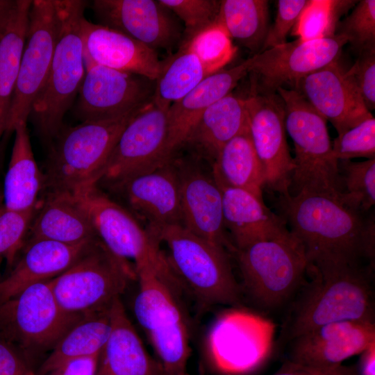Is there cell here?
Returning <instances> with one entry per match:
<instances>
[{
    "instance_id": "cell-1",
    "label": "cell",
    "mask_w": 375,
    "mask_h": 375,
    "mask_svg": "<svg viewBox=\"0 0 375 375\" xmlns=\"http://www.w3.org/2000/svg\"><path fill=\"white\" fill-rule=\"evenodd\" d=\"M283 219L302 244L308 263L333 260L374 266L375 219L340 198L299 193L281 197Z\"/></svg>"
},
{
    "instance_id": "cell-2",
    "label": "cell",
    "mask_w": 375,
    "mask_h": 375,
    "mask_svg": "<svg viewBox=\"0 0 375 375\" xmlns=\"http://www.w3.org/2000/svg\"><path fill=\"white\" fill-rule=\"evenodd\" d=\"M373 267L324 260L308 263L304 283L282 326L280 340L290 342L321 326L341 321L374 322Z\"/></svg>"
},
{
    "instance_id": "cell-3",
    "label": "cell",
    "mask_w": 375,
    "mask_h": 375,
    "mask_svg": "<svg viewBox=\"0 0 375 375\" xmlns=\"http://www.w3.org/2000/svg\"><path fill=\"white\" fill-rule=\"evenodd\" d=\"M144 107L112 118L63 126L51 142L43 172V196L60 193L79 197L97 187L122 131Z\"/></svg>"
},
{
    "instance_id": "cell-4",
    "label": "cell",
    "mask_w": 375,
    "mask_h": 375,
    "mask_svg": "<svg viewBox=\"0 0 375 375\" xmlns=\"http://www.w3.org/2000/svg\"><path fill=\"white\" fill-rule=\"evenodd\" d=\"M54 1L58 38L46 83L30 115L40 135L49 142L63 126V117L77 97L85 72L81 23L88 2Z\"/></svg>"
},
{
    "instance_id": "cell-5",
    "label": "cell",
    "mask_w": 375,
    "mask_h": 375,
    "mask_svg": "<svg viewBox=\"0 0 375 375\" xmlns=\"http://www.w3.org/2000/svg\"><path fill=\"white\" fill-rule=\"evenodd\" d=\"M276 93L283 102L285 128L294 147L290 195L319 193L340 199L338 160L327 121L295 90L281 88Z\"/></svg>"
},
{
    "instance_id": "cell-6",
    "label": "cell",
    "mask_w": 375,
    "mask_h": 375,
    "mask_svg": "<svg viewBox=\"0 0 375 375\" xmlns=\"http://www.w3.org/2000/svg\"><path fill=\"white\" fill-rule=\"evenodd\" d=\"M169 249L168 262L182 287L203 307L239 305L241 290L232 272L228 252L182 225L162 228L155 234Z\"/></svg>"
},
{
    "instance_id": "cell-7",
    "label": "cell",
    "mask_w": 375,
    "mask_h": 375,
    "mask_svg": "<svg viewBox=\"0 0 375 375\" xmlns=\"http://www.w3.org/2000/svg\"><path fill=\"white\" fill-rule=\"evenodd\" d=\"M50 280L33 284L0 303V336L19 351L30 368L87 317L65 312Z\"/></svg>"
},
{
    "instance_id": "cell-8",
    "label": "cell",
    "mask_w": 375,
    "mask_h": 375,
    "mask_svg": "<svg viewBox=\"0 0 375 375\" xmlns=\"http://www.w3.org/2000/svg\"><path fill=\"white\" fill-rule=\"evenodd\" d=\"M139 290L134 313L148 335L167 375H188L190 354L188 322L175 283L153 271L137 273Z\"/></svg>"
},
{
    "instance_id": "cell-9",
    "label": "cell",
    "mask_w": 375,
    "mask_h": 375,
    "mask_svg": "<svg viewBox=\"0 0 375 375\" xmlns=\"http://www.w3.org/2000/svg\"><path fill=\"white\" fill-rule=\"evenodd\" d=\"M135 278L134 267L113 255L99 238L69 268L51 279L50 285L65 312L88 316L109 309Z\"/></svg>"
},
{
    "instance_id": "cell-10",
    "label": "cell",
    "mask_w": 375,
    "mask_h": 375,
    "mask_svg": "<svg viewBox=\"0 0 375 375\" xmlns=\"http://www.w3.org/2000/svg\"><path fill=\"white\" fill-rule=\"evenodd\" d=\"M247 292L261 308L286 303L306 283L308 261L302 244L289 231L234 253Z\"/></svg>"
},
{
    "instance_id": "cell-11",
    "label": "cell",
    "mask_w": 375,
    "mask_h": 375,
    "mask_svg": "<svg viewBox=\"0 0 375 375\" xmlns=\"http://www.w3.org/2000/svg\"><path fill=\"white\" fill-rule=\"evenodd\" d=\"M87 210L98 238L115 256L134 262L135 273L151 269L168 272L172 267L160 242L137 219L95 187L77 197Z\"/></svg>"
},
{
    "instance_id": "cell-12",
    "label": "cell",
    "mask_w": 375,
    "mask_h": 375,
    "mask_svg": "<svg viewBox=\"0 0 375 375\" xmlns=\"http://www.w3.org/2000/svg\"><path fill=\"white\" fill-rule=\"evenodd\" d=\"M274 324L256 313L239 308L222 312L207 338L209 356L215 367L227 374L253 371L270 354Z\"/></svg>"
},
{
    "instance_id": "cell-13",
    "label": "cell",
    "mask_w": 375,
    "mask_h": 375,
    "mask_svg": "<svg viewBox=\"0 0 375 375\" xmlns=\"http://www.w3.org/2000/svg\"><path fill=\"white\" fill-rule=\"evenodd\" d=\"M58 32L54 0H33L6 131L26 124L50 69Z\"/></svg>"
},
{
    "instance_id": "cell-14",
    "label": "cell",
    "mask_w": 375,
    "mask_h": 375,
    "mask_svg": "<svg viewBox=\"0 0 375 375\" xmlns=\"http://www.w3.org/2000/svg\"><path fill=\"white\" fill-rule=\"evenodd\" d=\"M347 39L340 35L304 40L300 38L252 56L250 90L276 93L293 89L303 78L339 60Z\"/></svg>"
},
{
    "instance_id": "cell-15",
    "label": "cell",
    "mask_w": 375,
    "mask_h": 375,
    "mask_svg": "<svg viewBox=\"0 0 375 375\" xmlns=\"http://www.w3.org/2000/svg\"><path fill=\"white\" fill-rule=\"evenodd\" d=\"M167 110L150 102L122 131L101 181L113 185L167 163Z\"/></svg>"
},
{
    "instance_id": "cell-16",
    "label": "cell",
    "mask_w": 375,
    "mask_h": 375,
    "mask_svg": "<svg viewBox=\"0 0 375 375\" xmlns=\"http://www.w3.org/2000/svg\"><path fill=\"white\" fill-rule=\"evenodd\" d=\"M84 61L75 107L82 122L115 117L151 102L154 81L99 65L85 56Z\"/></svg>"
},
{
    "instance_id": "cell-17",
    "label": "cell",
    "mask_w": 375,
    "mask_h": 375,
    "mask_svg": "<svg viewBox=\"0 0 375 375\" xmlns=\"http://www.w3.org/2000/svg\"><path fill=\"white\" fill-rule=\"evenodd\" d=\"M246 97L250 135L265 185L280 197H287L294 163L287 143L283 102L276 92L250 90Z\"/></svg>"
},
{
    "instance_id": "cell-18",
    "label": "cell",
    "mask_w": 375,
    "mask_h": 375,
    "mask_svg": "<svg viewBox=\"0 0 375 375\" xmlns=\"http://www.w3.org/2000/svg\"><path fill=\"white\" fill-rule=\"evenodd\" d=\"M172 159L179 181L182 226L234 255L236 249L224 223L222 191L212 173L194 156Z\"/></svg>"
},
{
    "instance_id": "cell-19",
    "label": "cell",
    "mask_w": 375,
    "mask_h": 375,
    "mask_svg": "<svg viewBox=\"0 0 375 375\" xmlns=\"http://www.w3.org/2000/svg\"><path fill=\"white\" fill-rule=\"evenodd\" d=\"M92 8L100 24L153 50L171 51L183 40L181 26L158 0H94Z\"/></svg>"
},
{
    "instance_id": "cell-20",
    "label": "cell",
    "mask_w": 375,
    "mask_h": 375,
    "mask_svg": "<svg viewBox=\"0 0 375 375\" xmlns=\"http://www.w3.org/2000/svg\"><path fill=\"white\" fill-rule=\"evenodd\" d=\"M375 342V323L341 321L329 323L288 342L290 361L319 367H333L360 355Z\"/></svg>"
},
{
    "instance_id": "cell-21",
    "label": "cell",
    "mask_w": 375,
    "mask_h": 375,
    "mask_svg": "<svg viewBox=\"0 0 375 375\" xmlns=\"http://www.w3.org/2000/svg\"><path fill=\"white\" fill-rule=\"evenodd\" d=\"M345 72L337 60L303 78L293 88L331 123L338 135L373 117Z\"/></svg>"
},
{
    "instance_id": "cell-22",
    "label": "cell",
    "mask_w": 375,
    "mask_h": 375,
    "mask_svg": "<svg viewBox=\"0 0 375 375\" xmlns=\"http://www.w3.org/2000/svg\"><path fill=\"white\" fill-rule=\"evenodd\" d=\"M111 185L147 221L154 236L163 227L182 225L179 181L172 158L152 172Z\"/></svg>"
},
{
    "instance_id": "cell-23",
    "label": "cell",
    "mask_w": 375,
    "mask_h": 375,
    "mask_svg": "<svg viewBox=\"0 0 375 375\" xmlns=\"http://www.w3.org/2000/svg\"><path fill=\"white\" fill-rule=\"evenodd\" d=\"M252 57L230 69L204 78L195 88L167 110L165 158L168 162L180 150L201 114L212 104L232 92L249 74Z\"/></svg>"
},
{
    "instance_id": "cell-24",
    "label": "cell",
    "mask_w": 375,
    "mask_h": 375,
    "mask_svg": "<svg viewBox=\"0 0 375 375\" xmlns=\"http://www.w3.org/2000/svg\"><path fill=\"white\" fill-rule=\"evenodd\" d=\"M83 55L94 62L156 81L161 60L157 51L112 28L94 24L85 17L81 23Z\"/></svg>"
},
{
    "instance_id": "cell-25",
    "label": "cell",
    "mask_w": 375,
    "mask_h": 375,
    "mask_svg": "<svg viewBox=\"0 0 375 375\" xmlns=\"http://www.w3.org/2000/svg\"><path fill=\"white\" fill-rule=\"evenodd\" d=\"M98 239L78 244L45 239L27 240L9 274L0 281V303L33 284L59 276Z\"/></svg>"
},
{
    "instance_id": "cell-26",
    "label": "cell",
    "mask_w": 375,
    "mask_h": 375,
    "mask_svg": "<svg viewBox=\"0 0 375 375\" xmlns=\"http://www.w3.org/2000/svg\"><path fill=\"white\" fill-rule=\"evenodd\" d=\"M219 188L224 226L236 250L289 232L285 220L251 193L236 188Z\"/></svg>"
},
{
    "instance_id": "cell-27",
    "label": "cell",
    "mask_w": 375,
    "mask_h": 375,
    "mask_svg": "<svg viewBox=\"0 0 375 375\" xmlns=\"http://www.w3.org/2000/svg\"><path fill=\"white\" fill-rule=\"evenodd\" d=\"M248 127L247 97L231 92L201 114L182 148L212 164L221 148Z\"/></svg>"
},
{
    "instance_id": "cell-28",
    "label": "cell",
    "mask_w": 375,
    "mask_h": 375,
    "mask_svg": "<svg viewBox=\"0 0 375 375\" xmlns=\"http://www.w3.org/2000/svg\"><path fill=\"white\" fill-rule=\"evenodd\" d=\"M109 314L111 330L99 354L96 375H151L164 371L148 356L120 297L112 303Z\"/></svg>"
},
{
    "instance_id": "cell-29",
    "label": "cell",
    "mask_w": 375,
    "mask_h": 375,
    "mask_svg": "<svg viewBox=\"0 0 375 375\" xmlns=\"http://www.w3.org/2000/svg\"><path fill=\"white\" fill-rule=\"evenodd\" d=\"M99 238L78 198L49 193L42 197L27 240L45 239L78 244Z\"/></svg>"
},
{
    "instance_id": "cell-30",
    "label": "cell",
    "mask_w": 375,
    "mask_h": 375,
    "mask_svg": "<svg viewBox=\"0 0 375 375\" xmlns=\"http://www.w3.org/2000/svg\"><path fill=\"white\" fill-rule=\"evenodd\" d=\"M2 193L3 206L11 210H36L45 187L44 174L35 160L26 124H17Z\"/></svg>"
},
{
    "instance_id": "cell-31",
    "label": "cell",
    "mask_w": 375,
    "mask_h": 375,
    "mask_svg": "<svg viewBox=\"0 0 375 375\" xmlns=\"http://www.w3.org/2000/svg\"><path fill=\"white\" fill-rule=\"evenodd\" d=\"M211 167L219 187L242 189L263 201L265 176L253 147L249 126L221 148Z\"/></svg>"
},
{
    "instance_id": "cell-32",
    "label": "cell",
    "mask_w": 375,
    "mask_h": 375,
    "mask_svg": "<svg viewBox=\"0 0 375 375\" xmlns=\"http://www.w3.org/2000/svg\"><path fill=\"white\" fill-rule=\"evenodd\" d=\"M268 5L266 0H222L216 22L253 56L262 51L270 26Z\"/></svg>"
},
{
    "instance_id": "cell-33",
    "label": "cell",
    "mask_w": 375,
    "mask_h": 375,
    "mask_svg": "<svg viewBox=\"0 0 375 375\" xmlns=\"http://www.w3.org/2000/svg\"><path fill=\"white\" fill-rule=\"evenodd\" d=\"M32 1L17 0L12 19L0 41V140L6 131Z\"/></svg>"
},
{
    "instance_id": "cell-34",
    "label": "cell",
    "mask_w": 375,
    "mask_h": 375,
    "mask_svg": "<svg viewBox=\"0 0 375 375\" xmlns=\"http://www.w3.org/2000/svg\"><path fill=\"white\" fill-rule=\"evenodd\" d=\"M109 310L88 315L72 328L43 361L36 374L45 375L72 359L99 355L111 330Z\"/></svg>"
},
{
    "instance_id": "cell-35",
    "label": "cell",
    "mask_w": 375,
    "mask_h": 375,
    "mask_svg": "<svg viewBox=\"0 0 375 375\" xmlns=\"http://www.w3.org/2000/svg\"><path fill=\"white\" fill-rule=\"evenodd\" d=\"M208 76L197 56L185 44L181 43L175 53L161 60L152 103L162 109H168Z\"/></svg>"
},
{
    "instance_id": "cell-36",
    "label": "cell",
    "mask_w": 375,
    "mask_h": 375,
    "mask_svg": "<svg viewBox=\"0 0 375 375\" xmlns=\"http://www.w3.org/2000/svg\"><path fill=\"white\" fill-rule=\"evenodd\" d=\"M342 183L340 199L367 213L375 203V158L362 162L338 160Z\"/></svg>"
},
{
    "instance_id": "cell-37",
    "label": "cell",
    "mask_w": 375,
    "mask_h": 375,
    "mask_svg": "<svg viewBox=\"0 0 375 375\" xmlns=\"http://www.w3.org/2000/svg\"><path fill=\"white\" fill-rule=\"evenodd\" d=\"M356 3L357 1L311 0L292 33L304 40L334 35L340 16Z\"/></svg>"
},
{
    "instance_id": "cell-38",
    "label": "cell",
    "mask_w": 375,
    "mask_h": 375,
    "mask_svg": "<svg viewBox=\"0 0 375 375\" xmlns=\"http://www.w3.org/2000/svg\"><path fill=\"white\" fill-rule=\"evenodd\" d=\"M181 43L185 44L197 56L208 75L222 69L233 59L237 50L217 22Z\"/></svg>"
},
{
    "instance_id": "cell-39",
    "label": "cell",
    "mask_w": 375,
    "mask_h": 375,
    "mask_svg": "<svg viewBox=\"0 0 375 375\" xmlns=\"http://www.w3.org/2000/svg\"><path fill=\"white\" fill-rule=\"evenodd\" d=\"M357 2L351 13L339 22L335 34L344 37L359 55L375 49V1Z\"/></svg>"
},
{
    "instance_id": "cell-40",
    "label": "cell",
    "mask_w": 375,
    "mask_h": 375,
    "mask_svg": "<svg viewBox=\"0 0 375 375\" xmlns=\"http://www.w3.org/2000/svg\"><path fill=\"white\" fill-rule=\"evenodd\" d=\"M37 209L22 211L0 206V256L10 269L26 244Z\"/></svg>"
},
{
    "instance_id": "cell-41",
    "label": "cell",
    "mask_w": 375,
    "mask_h": 375,
    "mask_svg": "<svg viewBox=\"0 0 375 375\" xmlns=\"http://www.w3.org/2000/svg\"><path fill=\"white\" fill-rule=\"evenodd\" d=\"M174 13L185 26L183 41L188 40L206 27L216 23L220 1L217 0H158Z\"/></svg>"
},
{
    "instance_id": "cell-42",
    "label": "cell",
    "mask_w": 375,
    "mask_h": 375,
    "mask_svg": "<svg viewBox=\"0 0 375 375\" xmlns=\"http://www.w3.org/2000/svg\"><path fill=\"white\" fill-rule=\"evenodd\" d=\"M338 160L355 158H375V119L368 118L338 135L332 142Z\"/></svg>"
},
{
    "instance_id": "cell-43",
    "label": "cell",
    "mask_w": 375,
    "mask_h": 375,
    "mask_svg": "<svg viewBox=\"0 0 375 375\" xmlns=\"http://www.w3.org/2000/svg\"><path fill=\"white\" fill-rule=\"evenodd\" d=\"M369 111L375 108V49L358 55L355 63L345 72Z\"/></svg>"
},
{
    "instance_id": "cell-44",
    "label": "cell",
    "mask_w": 375,
    "mask_h": 375,
    "mask_svg": "<svg viewBox=\"0 0 375 375\" xmlns=\"http://www.w3.org/2000/svg\"><path fill=\"white\" fill-rule=\"evenodd\" d=\"M310 0H278L274 22L269 26L264 51L284 44Z\"/></svg>"
},
{
    "instance_id": "cell-45",
    "label": "cell",
    "mask_w": 375,
    "mask_h": 375,
    "mask_svg": "<svg viewBox=\"0 0 375 375\" xmlns=\"http://www.w3.org/2000/svg\"><path fill=\"white\" fill-rule=\"evenodd\" d=\"M272 375H358L356 365L319 367L287 360Z\"/></svg>"
},
{
    "instance_id": "cell-46",
    "label": "cell",
    "mask_w": 375,
    "mask_h": 375,
    "mask_svg": "<svg viewBox=\"0 0 375 375\" xmlns=\"http://www.w3.org/2000/svg\"><path fill=\"white\" fill-rule=\"evenodd\" d=\"M30 369L19 351L0 336V375H27Z\"/></svg>"
},
{
    "instance_id": "cell-47",
    "label": "cell",
    "mask_w": 375,
    "mask_h": 375,
    "mask_svg": "<svg viewBox=\"0 0 375 375\" xmlns=\"http://www.w3.org/2000/svg\"><path fill=\"white\" fill-rule=\"evenodd\" d=\"M99 355L70 360L45 375H96Z\"/></svg>"
},
{
    "instance_id": "cell-48",
    "label": "cell",
    "mask_w": 375,
    "mask_h": 375,
    "mask_svg": "<svg viewBox=\"0 0 375 375\" xmlns=\"http://www.w3.org/2000/svg\"><path fill=\"white\" fill-rule=\"evenodd\" d=\"M356 367L358 375H375V342L360 354Z\"/></svg>"
},
{
    "instance_id": "cell-49",
    "label": "cell",
    "mask_w": 375,
    "mask_h": 375,
    "mask_svg": "<svg viewBox=\"0 0 375 375\" xmlns=\"http://www.w3.org/2000/svg\"><path fill=\"white\" fill-rule=\"evenodd\" d=\"M17 4V0H0V41L8 28Z\"/></svg>"
},
{
    "instance_id": "cell-50",
    "label": "cell",
    "mask_w": 375,
    "mask_h": 375,
    "mask_svg": "<svg viewBox=\"0 0 375 375\" xmlns=\"http://www.w3.org/2000/svg\"><path fill=\"white\" fill-rule=\"evenodd\" d=\"M27 375H37L36 373L33 370V369H30L28 372Z\"/></svg>"
},
{
    "instance_id": "cell-51",
    "label": "cell",
    "mask_w": 375,
    "mask_h": 375,
    "mask_svg": "<svg viewBox=\"0 0 375 375\" xmlns=\"http://www.w3.org/2000/svg\"><path fill=\"white\" fill-rule=\"evenodd\" d=\"M3 204V199H2V194H0V206ZM2 258L0 256V265H1V262L2 260ZM0 281H1V278H0Z\"/></svg>"
},
{
    "instance_id": "cell-52",
    "label": "cell",
    "mask_w": 375,
    "mask_h": 375,
    "mask_svg": "<svg viewBox=\"0 0 375 375\" xmlns=\"http://www.w3.org/2000/svg\"><path fill=\"white\" fill-rule=\"evenodd\" d=\"M151 375H167L164 371H160Z\"/></svg>"
}]
</instances>
